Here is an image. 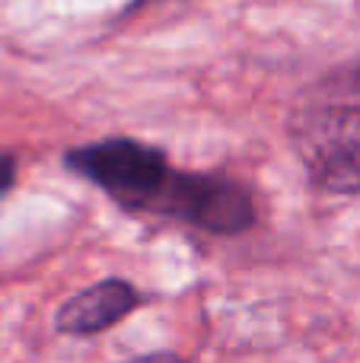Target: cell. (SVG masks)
<instances>
[{
	"instance_id": "277c9868",
	"label": "cell",
	"mask_w": 360,
	"mask_h": 363,
	"mask_svg": "<svg viewBox=\"0 0 360 363\" xmlns=\"http://www.w3.org/2000/svg\"><path fill=\"white\" fill-rule=\"evenodd\" d=\"M140 306V294L134 284L128 281H99L93 287L74 294L55 315V328L61 335H77V338H86V335H99L106 328L118 325L128 313Z\"/></svg>"
},
{
	"instance_id": "7a4b0ae2",
	"label": "cell",
	"mask_w": 360,
	"mask_h": 363,
	"mask_svg": "<svg viewBox=\"0 0 360 363\" xmlns=\"http://www.w3.org/2000/svg\"><path fill=\"white\" fill-rule=\"evenodd\" d=\"M306 179L329 194H360V108L329 106L300 115L291 128Z\"/></svg>"
},
{
	"instance_id": "5b68a950",
	"label": "cell",
	"mask_w": 360,
	"mask_h": 363,
	"mask_svg": "<svg viewBox=\"0 0 360 363\" xmlns=\"http://www.w3.org/2000/svg\"><path fill=\"white\" fill-rule=\"evenodd\" d=\"M13 182H16V160L10 153H0V198L13 188Z\"/></svg>"
},
{
	"instance_id": "52a82bcc",
	"label": "cell",
	"mask_w": 360,
	"mask_h": 363,
	"mask_svg": "<svg viewBox=\"0 0 360 363\" xmlns=\"http://www.w3.org/2000/svg\"><path fill=\"white\" fill-rule=\"evenodd\" d=\"M354 86L360 89V70H357V77H354Z\"/></svg>"
},
{
	"instance_id": "6da1fadb",
	"label": "cell",
	"mask_w": 360,
	"mask_h": 363,
	"mask_svg": "<svg viewBox=\"0 0 360 363\" xmlns=\"http://www.w3.org/2000/svg\"><path fill=\"white\" fill-rule=\"evenodd\" d=\"M70 172L99 185L115 204L128 211L153 213L172 166L157 147L140 144L131 138H108L96 144L77 147L64 157Z\"/></svg>"
},
{
	"instance_id": "8992f818",
	"label": "cell",
	"mask_w": 360,
	"mask_h": 363,
	"mask_svg": "<svg viewBox=\"0 0 360 363\" xmlns=\"http://www.w3.org/2000/svg\"><path fill=\"white\" fill-rule=\"evenodd\" d=\"M121 363H185L179 354L169 351H159V354H144V357H131V360H121Z\"/></svg>"
},
{
	"instance_id": "3957f363",
	"label": "cell",
	"mask_w": 360,
	"mask_h": 363,
	"mask_svg": "<svg viewBox=\"0 0 360 363\" xmlns=\"http://www.w3.org/2000/svg\"><path fill=\"white\" fill-rule=\"evenodd\" d=\"M153 213L176 217L214 236H236L255 223V201L233 179L172 169Z\"/></svg>"
}]
</instances>
